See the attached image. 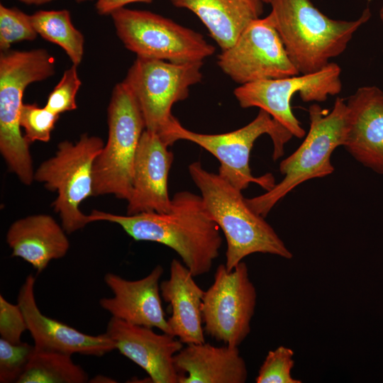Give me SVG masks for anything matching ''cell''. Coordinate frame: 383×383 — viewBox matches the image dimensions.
<instances>
[{
	"label": "cell",
	"instance_id": "7a4b0ae2",
	"mask_svg": "<svg viewBox=\"0 0 383 383\" xmlns=\"http://www.w3.org/2000/svg\"><path fill=\"white\" fill-rule=\"evenodd\" d=\"M188 170L206 210L225 235L228 271L253 253L271 254L284 259L293 257L265 217L248 205L241 190L219 174L205 170L199 161L191 163Z\"/></svg>",
	"mask_w": 383,
	"mask_h": 383
},
{
	"label": "cell",
	"instance_id": "d590c367",
	"mask_svg": "<svg viewBox=\"0 0 383 383\" xmlns=\"http://www.w3.org/2000/svg\"><path fill=\"white\" fill-rule=\"evenodd\" d=\"M264 3L270 4V0H262Z\"/></svg>",
	"mask_w": 383,
	"mask_h": 383
},
{
	"label": "cell",
	"instance_id": "52a82bcc",
	"mask_svg": "<svg viewBox=\"0 0 383 383\" xmlns=\"http://www.w3.org/2000/svg\"><path fill=\"white\" fill-rule=\"evenodd\" d=\"M108 126L107 142L94 163L93 196L113 194L128 201L135 154L145 128L138 104L124 81L113 89Z\"/></svg>",
	"mask_w": 383,
	"mask_h": 383
},
{
	"label": "cell",
	"instance_id": "1f68e13d",
	"mask_svg": "<svg viewBox=\"0 0 383 383\" xmlns=\"http://www.w3.org/2000/svg\"><path fill=\"white\" fill-rule=\"evenodd\" d=\"M19 1L26 4L42 5V4L49 3L54 0H19Z\"/></svg>",
	"mask_w": 383,
	"mask_h": 383
},
{
	"label": "cell",
	"instance_id": "9a60e30c",
	"mask_svg": "<svg viewBox=\"0 0 383 383\" xmlns=\"http://www.w3.org/2000/svg\"><path fill=\"white\" fill-rule=\"evenodd\" d=\"M106 333L116 350L144 370L153 383H179L174 356L183 346L175 336L111 317Z\"/></svg>",
	"mask_w": 383,
	"mask_h": 383
},
{
	"label": "cell",
	"instance_id": "30bf717a",
	"mask_svg": "<svg viewBox=\"0 0 383 383\" xmlns=\"http://www.w3.org/2000/svg\"><path fill=\"white\" fill-rule=\"evenodd\" d=\"M203 62L173 63L137 57L124 82L134 95L145 130L160 135L174 116L172 106L185 100L189 88L199 83Z\"/></svg>",
	"mask_w": 383,
	"mask_h": 383
},
{
	"label": "cell",
	"instance_id": "9c48e42d",
	"mask_svg": "<svg viewBox=\"0 0 383 383\" xmlns=\"http://www.w3.org/2000/svg\"><path fill=\"white\" fill-rule=\"evenodd\" d=\"M110 16L118 37L137 57L187 63L216 51L199 33L157 13L123 7Z\"/></svg>",
	"mask_w": 383,
	"mask_h": 383
},
{
	"label": "cell",
	"instance_id": "3957f363",
	"mask_svg": "<svg viewBox=\"0 0 383 383\" xmlns=\"http://www.w3.org/2000/svg\"><path fill=\"white\" fill-rule=\"evenodd\" d=\"M270 4L269 16L299 74L318 72L341 55L371 17L369 7L357 19L343 21L328 17L310 0H270Z\"/></svg>",
	"mask_w": 383,
	"mask_h": 383
},
{
	"label": "cell",
	"instance_id": "ffe728a7",
	"mask_svg": "<svg viewBox=\"0 0 383 383\" xmlns=\"http://www.w3.org/2000/svg\"><path fill=\"white\" fill-rule=\"evenodd\" d=\"M12 256L28 262L43 272L52 260L64 257L70 242L66 231L50 216L36 214L14 221L6 233Z\"/></svg>",
	"mask_w": 383,
	"mask_h": 383
},
{
	"label": "cell",
	"instance_id": "d6986e66",
	"mask_svg": "<svg viewBox=\"0 0 383 383\" xmlns=\"http://www.w3.org/2000/svg\"><path fill=\"white\" fill-rule=\"evenodd\" d=\"M179 383H244L248 370L238 348L191 343L174 356Z\"/></svg>",
	"mask_w": 383,
	"mask_h": 383
},
{
	"label": "cell",
	"instance_id": "603a6c76",
	"mask_svg": "<svg viewBox=\"0 0 383 383\" xmlns=\"http://www.w3.org/2000/svg\"><path fill=\"white\" fill-rule=\"evenodd\" d=\"M30 17L38 35L62 48L72 65L78 66L81 63L84 52V38L74 26L69 11L41 10Z\"/></svg>",
	"mask_w": 383,
	"mask_h": 383
},
{
	"label": "cell",
	"instance_id": "2e32d148",
	"mask_svg": "<svg viewBox=\"0 0 383 383\" xmlns=\"http://www.w3.org/2000/svg\"><path fill=\"white\" fill-rule=\"evenodd\" d=\"M168 147L158 134L145 129L143 132L134 161L128 215L170 211L168 177L174 155Z\"/></svg>",
	"mask_w": 383,
	"mask_h": 383
},
{
	"label": "cell",
	"instance_id": "cb8c5ba5",
	"mask_svg": "<svg viewBox=\"0 0 383 383\" xmlns=\"http://www.w3.org/2000/svg\"><path fill=\"white\" fill-rule=\"evenodd\" d=\"M72 355L35 350L17 383H84L88 374Z\"/></svg>",
	"mask_w": 383,
	"mask_h": 383
},
{
	"label": "cell",
	"instance_id": "7c38bea8",
	"mask_svg": "<svg viewBox=\"0 0 383 383\" xmlns=\"http://www.w3.org/2000/svg\"><path fill=\"white\" fill-rule=\"evenodd\" d=\"M256 299V289L244 262L231 272L220 265L203 296L204 331L217 341L238 348L250 333Z\"/></svg>",
	"mask_w": 383,
	"mask_h": 383
},
{
	"label": "cell",
	"instance_id": "ba28073f",
	"mask_svg": "<svg viewBox=\"0 0 383 383\" xmlns=\"http://www.w3.org/2000/svg\"><path fill=\"white\" fill-rule=\"evenodd\" d=\"M104 145L100 138L87 134L82 135L75 143L64 140L58 144L55 155L42 162L34 173V179L57 192L52 206L67 233L91 223L79 204L93 196L94 163Z\"/></svg>",
	"mask_w": 383,
	"mask_h": 383
},
{
	"label": "cell",
	"instance_id": "f1b7e54d",
	"mask_svg": "<svg viewBox=\"0 0 383 383\" xmlns=\"http://www.w3.org/2000/svg\"><path fill=\"white\" fill-rule=\"evenodd\" d=\"M81 84L77 66L72 65L64 72L61 79L50 93L45 107L59 116L76 109V96Z\"/></svg>",
	"mask_w": 383,
	"mask_h": 383
},
{
	"label": "cell",
	"instance_id": "277c9868",
	"mask_svg": "<svg viewBox=\"0 0 383 383\" xmlns=\"http://www.w3.org/2000/svg\"><path fill=\"white\" fill-rule=\"evenodd\" d=\"M55 58L43 48L0 55V151L10 171L25 184L34 179L29 143L21 131L23 95L31 83L52 77Z\"/></svg>",
	"mask_w": 383,
	"mask_h": 383
},
{
	"label": "cell",
	"instance_id": "836d02e7",
	"mask_svg": "<svg viewBox=\"0 0 383 383\" xmlns=\"http://www.w3.org/2000/svg\"><path fill=\"white\" fill-rule=\"evenodd\" d=\"M379 17L381 18L382 22L383 23V6H382L379 11Z\"/></svg>",
	"mask_w": 383,
	"mask_h": 383
},
{
	"label": "cell",
	"instance_id": "e575fe53",
	"mask_svg": "<svg viewBox=\"0 0 383 383\" xmlns=\"http://www.w3.org/2000/svg\"><path fill=\"white\" fill-rule=\"evenodd\" d=\"M89 1H92V0H76V1L78 3H82V2Z\"/></svg>",
	"mask_w": 383,
	"mask_h": 383
},
{
	"label": "cell",
	"instance_id": "83f0119b",
	"mask_svg": "<svg viewBox=\"0 0 383 383\" xmlns=\"http://www.w3.org/2000/svg\"><path fill=\"white\" fill-rule=\"evenodd\" d=\"M59 118L45 106L41 108L35 104H23L20 113L19 123L26 132L27 141L48 142L51 132Z\"/></svg>",
	"mask_w": 383,
	"mask_h": 383
},
{
	"label": "cell",
	"instance_id": "d4e9b609",
	"mask_svg": "<svg viewBox=\"0 0 383 383\" xmlns=\"http://www.w3.org/2000/svg\"><path fill=\"white\" fill-rule=\"evenodd\" d=\"M30 15L16 7L0 4V49L9 50L11 45L23 40H33L38 35Z\"/></svg>",
	"mask_w": 383,
	"mask_h": 383
},
{
	"label": "cell",
	"instance_id": "4dcf8cb0",
	"mask_svg": "<svg viewBox=\"0 0 383 383\" xmlns=\"http://www.w3.org/2000/svg\"><path fill=\"white\" fill-rule=\"evenodd\" d=\"M152 0H97L96 9L99 15H111L114 11L137 2L150 3Z\"/></svg>",
	"mask_w": 383,
	"mask_h": 383
},
{
	"label": "cell",
	"instance_id": "44dd1931",
	"mask_svg": "<svg viewBox=\"0 0 383 383\" xmlns=\"http://www.w3.org/2000/svg\"><path fill=\"white\" fill-rule=\"evenodd\" d=\"M194 277L185 265L173 259L170 278L160 284L162 298L172 308L167 319L170 328L173 335L186 345L205 343L201 313L204 291Z\"/></svg>",
	"mask_w": 383,
	"mask_h": 383
},
{
	"label": "cell",
	"instance_id": "ac0fdd59",
	"mask_svg": "<svg viewBox=\"0 0 383 383\" xmlns=\"http://www.w3.org/2000/svg\"><path fill=\"white\" fill-rule=\"evenodd\" d=\"M346 104L343 146L360 163L383 175V91L375 86L360 87Z\"/></svg>",
	"mask_w": 383,
	"mask_h": 383
},
{
	"label": "cell",
	"instance_id": "5bb4252c",
	"mask_svg": "<svg viewBox=\"0 0 383 383\" xmlns=\"http://www.w3.org/2000/svg\"><path fill=\"white\" fill-rule=\"evenodd\" d=\"M35 281L33 274L26 277L19 289L17 304L23 313L35 350L101 357L116 349L115 342L106 333L86 334L42 313L35 298Z\"/></svg>",
	"mask_w": 383,
	"mask_h": 383
},
{
	"label": "cell",
	"instance_id": "484cf974",
	"mask_svg": "<svg viewBox=\"0 0 383 383\" xmlns=\"http://www.w3.org/2000/svg\"><path fill=\"white\" fill-rule=\"evenodd\" d=\"M294 353L287 347L281 345L268 352L261 365L257 383H301V381L292 377V370L294 365Z\"/></svg>",
	"mask_w": 383,
	"mask_h": 383
},
{
	"label": "cell",
	"instance_id": "4316f807",
	"mask_svg": "<svg viewBox=\"0 0 383 383\" xmlns=\"http://www.w3.org/2000/svg\"><path fill=\"white\" fill-rule=\"evenodd\" d=\"M35 350L27 343H11L0 338V382H17Z\"/></svg>",
	"mask_w": 383,
	"mask_h": 383
},
{
	"label": "cell",
	"instance_id": "8992f818",
	"mask_svg": "<svg viewBox=\"0 0 383 383\" xmlns=\"http://www.w3.org/2000/svg\"><path fill=\"white\" fill-rule=\"evenodd\" d=\"M310 126L299 147L279 165L284 175L281 182L264 194L246 199L259 215L266 217L276 204L299 184L323 177L334 171L331 154L343 146L348 129V110L342 98L337 97L331 111L313 104L309 108Z\"/></svg>",
	"mask_w": 383,
	"mask_h": 383
},
{
	"label": "cell",
	"instance_id": "f546056e",
	"mask_svg": "<svg viewBox=\"0 0 383 383\" xmlns=\"http://www.w3.org/2000/svg\"><path fill=\"white\" fill-rule=\"evenodd\" d=\"M28 331L23 313L17 304L9 302L0 295V335L1 338L11 343L21 342V335Z\"/></svg>",
	"mask_w": 383,
	"mask_h": 383
},
{
	"label": "cell",
	"instance_id": "6da1fadb",
	"mask_svg": "<svg viewBox=\"0 0 383 383\" xmlns=\"http://www.w3.org/2000/svg\"><path fill=\"white\" fill-rule=\"evenodd\" d=\"M91 222L118 224L137 241H151L174 250L194 277L208 273L218 257L223 239L201 196L188 191L177 192L167 213L143 212L116 215L93 210Z\"/></svg>",
	"mask_w": 383,
	"mask_h": 383
},
{
	"label": "cell",
	"instance_id": "e0dca14e",
	"mask_svg": "<svg viewBox=\"0 0 383 383\" xmlns=\"http://www.w3.org/2000/svg\"><path fill=\"white\" fill-rule=\"evenodd\" d=\"M163 272V267L157 265L148 275L135 281L106 273L104 279L113 296L101 299V307L111 317L173 335L161 303L159 281Z\"/></svg>",
	"mask_w": 383,
	"mask_h": 383
},
{
	"label": "cell",
	"instance_id": "d6a6232c",
	"mask_svg": "<svg viewBox=\"0 0 383 383\" xmlns=\"http://www.w3.org/2000/svg\"><path fill=\"white\" fill-rule=\"evenodd\" d=\"M92 381H89L91 382H116V381H113V379L109 378L105 376L102 375H97L94 379H91Z\"/></svg>",
	"mask_w": 383,
	"mask_h": 383
},
{
	"label": "cell",
	"instance_id": "4fadbf2b",
	"mask_svg": "<svg viewBox=\"0 0 383 383\" xmlns=\"http://www.w3.org/2000/svg\"><path fill=\"white\" fill-rule=\"evenodd\" d=\"M218 65L240 85L299 74L269 15L252 21L233 45L222 50Z\"/></svg>",
	"mask_w": 383,
	"mask_h": 383
},
{
	"label": "cell",
	"instance_id": "8fae6325",
	"mask_svg": "<svg viewBox=\"0 0 383 383\" xmlns=\"http://www.w3.org/2000/svg\"><path fill=\"white\" fill-rule=\"evenodd\" d=\"M340 74V66L331 62L316 72L242 84L233 94L242 108L258 107L265 111L293 136L301 138L305 131L292 112V96L299 94L304 102L325 101L328 96L341 91Z\"/></svg>",
	"mask_w": 383,
	"mask_h": 383
},
{
	"label": "cell",
	"instance_id": "5b68a950",
	"mask_svg": "<svg viewBox=\"0 0 383 383\" xmlns=\"http://www.w3.org/2000/svg\"><path fill=\"white\" fill-rule=\"evenodd\" d=\"M267 134L273 143L274 160L284 153L285 144L293 135L275 121L267 112L260 109L257 116L248 124L231 132L204 134L184 128L174 116L165 130L159 135L168 145L179 140L192 142L212 154L220 163L218 173L237 189L243 191L250 183H255L266 191L275 181L270 173L254 177L250 167V155L255 140Z\"/></svg>",
	"mask_w": 383,
	"mask_h": 383
},
{
	"label": "cell",
	"instance_id": "7402d4cb",
	"mask_svg": "<svg viewBox=\"0 0 383 383\" xmlns=\"http://www.w3.org/2000/svg\"><path fill=\"white\" fill-rule=\"evenodd\" d=\"M193 12L221 50L234 44L245 28L263 12L262 0H170Z\"/></svg>",
	"mask_w": 383,
	"mask_h": 383
}]
</instances>
